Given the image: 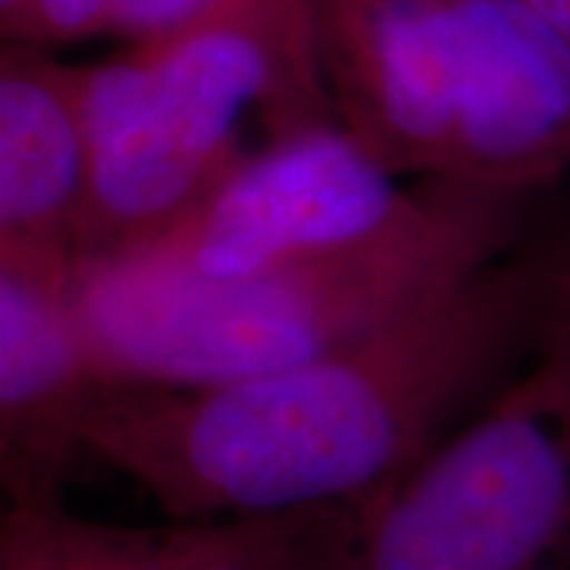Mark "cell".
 I'll use <instances>...</instances> for the list:
<instances>
[{
    "mask_svg": "<svg viewBox=\"0 0 570 570\" xmlns=\"http://www.w3.org/2000/svg\"><path fill=\"white\" fill-rule=\"evenodd\" d=\"M190 570H264L238 520L181 523Z\"/></svg>",
    "mask_w": 570,
    "mask_h": 570,
    "instance_id": "obj_13",
    "label": "cell"
},
{
    "mask_svg": "<svg viewBox=\"0 0 570 570\" xmlns=\"http://www.w3.org/2000/svg\"><path fill=\"white\" fill-rule=\"evenodd\" d=\"M92 194V142L73 63L0 51V254L77 266Z\"/></svg>",
    "mask_w": 570,
    "mask_h": 570,
    "instance_id": "obj_9",
    "label": "cell"
},
{
    "mask_svg": "<svg viewBox=\"0 0 570 570\" xmlns=\"http://www.w3.org/2000/svg\"><path fill=\"white\" fill-rule=\"evenodd\" d=\"M527 3L570 39V0H527Z\"/></svg>",
    "mask_w": 570,
    "mask_h": 570,
    "instance_id": "obj_14",
    "label": "cell"
},
{
    "mask_svg": "<svg viewBox=\"0 0 570 570\" xmlns=\"http://www.w3.org/2000/svg\"><path fill=\"white\" fill-rule=\"evenodd\" d=\"M77 77L92 142L80 264L156 238L269 140L340 121L311 0H223Z\"/></svg>",
    "mask_w": 570,
    "mask_h": 570,
    "instance_id": "obj_3",
    "label": "cell"
},
{
    "mask_svg": "<svg viewBox=\"0 0 570 570\" xmlns=\"http://www.w3.org/2000/svg\"><path fill=\"white\" fill-rule=\"evenodd\" d=\"M223 0H115L111 32L115 39L130 41L153 39L171 32L184 22L197 20L209 10H216Z\"/></svg>",
    "mask_w": 570,
    "mask_h": 570,
    "instance_id": "obj_12",
    "label": "cell"
},
{
    "mask_svg": "<svg viewBox=\"0 0 570 570\" xmlns=\"http://www.w3.org/2000/svg\"><path fill=\"white\" fill-rule=\"evenodd\" d=\"M554 194L434 178L431 204L381 242L232 283H168L80 264L73 295L111 384L216 387L307 365L419 311L527 238Z\"/></svg>",
    "mask_w": 570,
    "mask_h": 570,
    "instance_id": "obj_2",
    "label": "cell"
},
{
    "mask_svg": "<svg viewBox=\"0 0 570 570\" xmlns=\"http://www.w3.org/2000/svg\"><path fill=\"white\" fill-rule=\"evenodd\" d=\"M450 181L554 194L570 178V39L527 0H453Z\"/></svg>",
    "mask_w": 570,
    "mask_h": 570,
    "instance_id": "obj_7",
    "label": "cell"
},
{
    "mask_svg": "<svg viewBox=\"0 0 570 570\" xmlns=\"http://www.w3.org/2000/svg\"><path fill=\"white\" fill-rule=\"evenodd\" d=\"M336 118L396 178L450 181L456 146L453 0H311Z\"/></svg>",
    "mask_w": 570,
    "mask_h": 570,
    "instance_id": "obj_6",
    "label": "cell"
},
{
    "mask_svg": "<svg viewBox=\"0 0 570 570\" xmlns=\"http://www.w3.org/2000/svg\"><path fill=\"white\" fill-rule=\"evenodd\" d=\"M77 266L0 254V482L7 504H61L89 463L82 419L102 384L80 326Z\"/></svg>",
    "mask_w": 570,
    "mask_h": 570,
    "instance_id": "obj_8",
    "label": "cell"
},
{
    "mask_svg": "<svg viewBox=\"0 0 570 570\" xmlns=\"http://www.w3.org/2000/svg\"><path fill=\"white\" fill-rule=\"evenodd\" d=\"M431 190L434 178H396L340 121L311 124L254 149L156 238L86 264L232 283L381 242L425 213Z\"/></svg>",
    "mask_w": 570,
    "mask_h": 570,
    "instance_id": "obj_5",
    "label": "cell"
},
{
    "mask_svg": "<svg viewBox=\"0 0 570 570\" xmlns=\"http://www.w3.org/2000/svg\"><path fill=\"white\" fill-rule=\"evenodd\" d=\"M115 0H0L3 45L51 51L111 32Z\"/></svg>",
    "mask_w": 570,
    "mask_h": 570,
    "instance_id": "obj_11",
    "label": "cell"
},
{
    "mask_svg": "<svg viewBox=\"0 0 570 570\" xmlns=\"http://www.w3.org/2000/svg\"><path fill=\"white\" fill-rule=\"evenodd\" d=\"M238 523L264 570H570V314L489 409L396 479Z\"/></svg>",
    "mask_w": 570,
    "mask_h": 570,
    "instance_id": "obj_4",
    "label": "cell"
},
{
    "mask_svg": "<svg viewBox=\"0 0 570 570\" xmlns=\"http://www.w3.org/2000/svg\"><path fill=\"white\" fill-rule=\"evenodd\" d=\"M0 570H190L181 523L130 530L77 517L61 504H7Z\"/></svg>",
    "mask_w": 570,
    "mask_h": 570,
    "instance_id": "obj_10",
    "label": "cell"
},
{
    "mask_svg": "<svg viewBox=\"0 0 570 570\" xmlns=\"http://www.w3.org/2000/svg\"><path fill=\"white\" fill-rule=\"evenodd\" d=\"M570 314V190L527 238L434 302L317 362L216 387L102 381L89 463L175 523L247 520L358 498L489 409Z\"/></svg>",
    "mask_w": 570,
    "mask_h": 570,
    "instance_id": "obj_1",
    "label": "cell"
}]
</instances>
